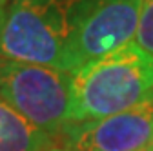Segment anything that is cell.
I'll list each match as a JSON object with an SVG mask.
<instances>
[{
	"instance_id": "cell-4",
	"label": "cell",
	"mask_w": 153,
	"mask_h": 151,
	"mask_svg": "<svg viewBox=\"0 0 153 151\" xmlns=\"http://www.w3.org/2000/svg\"><path fill=\"white\" fill-rule=\"evenodd\" d=\"M68 151H149L153 147V98L88 122H71L64 129Z\"/></svg>"
},
{
	"instance_id": "cell-5",
	"label": "cell",
	"mask_w": 153,
	"mask_h": 151,
	"mask_svg": "<svg viewBox=\"0 0 153 151\" xmlns=\"http://www.w3.org/2000/svg\"><path fill=\"white\" fill-rule=\"evenodd\" d=\"M55 137L0 98V151H49Z\"/></svg>"
},
{
	"instance_id": "cell-1",
	"label": "cell",
	"mask_w": 153,
	"mask_h": 151,
	"mask_svg": "<svg viewBox=\"0 0 153 151\" xmlns=\"http://www.w3.org/2000/svg\"><path fill=\"white\" fill-rule=\"evenodd\" d=\"M153 98V56L129 42L71 73V122L111 117Z\"/></svg>"
},
{
	"instance_id": "cell-8",
	"label": "cell",
	"mask_w": 153,
	"mask_h": 151,
	"mask_svg": "<svg viewBox=\"0 0 153 151\" xmlns=\"http://www.w3.org/2000/svg\"><path fill=\"white\" fill-rule=\"evenodd\" d=\"M49 151H68V149H56V147H53V149H49Z\"/></svg>"
},
{
	"instance_id": "cell-6",
	"label": "cell",
	"mask_w": 153,
	"mask_h": 151,
	"mask_svg": "<svg viewBox=\"0 0 153 151\" xmlns=\"http://www.w3.org/2000/svg\"><path fill=\"white\" fill-rule=\"evenodd\" d=\"M133 42L153 56V0H142L139 26Z\"/></svg>"
},
{
	"instance_id": "cell-2",
	"label": "cell",
	"mask_w": 153,
	"mask_h": 151,
	"mask_svg": "<svg viewBox=\"0 0 153 151\" xmlns=\"http://www.w3.org/2000/svg\"><path fill=\"white\" fill-rule=\"evenodd\" d=\"M73 0H9L0 15V56L64 71Z\"/></svg>"
},
{
	"instance_id": "cell-7",
	"label": "cell",
	"mask_w": 153,
	"mask_h": 151,
	"mask_svg": "<svg viewBox=\"0 0 153 151\" xmlns=\"http://www.w3.org/2000/svg\"><path fill=\"white\" fill-rule=\"evenodd\" d=\"M7 2H9V0H0V15H2V11H4V7L7 6Z\"/></svg>"
},
{
	"instance_id": "cell-3",
	"label": "cell",
	"mask_w": 153,
	"mask_h": 151,
	"mask_svg": "<svg viewBox=\"0 0 153 151\" xmlns=\"http://www.w3.org/2000/svg\"><path fill=\"white\" fill-rule=\"evenodd\" d=\"M0 98L59 137L71 124V73L0 56Z\"/></svg>"
}]
</instances>
